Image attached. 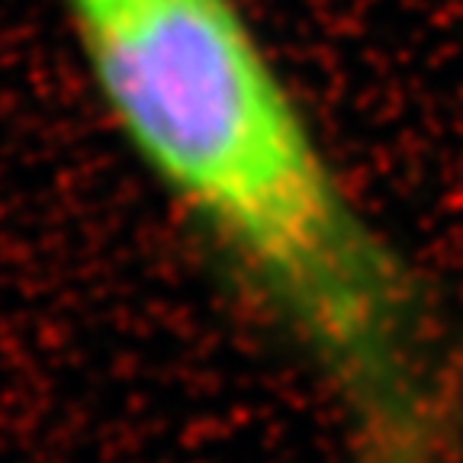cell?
<instances>
[{
  "label": "cell",
  "instance_id": "6da1fadb",
  "mask_svg": "<svg viewBox=\"0 0 463 463\" xmlns=\"http://www.w3.org/2000/svg\"><path fill=\"white\" fill-rule=\"evenodd\" d=\"M116 129L357 421L428 383V303L239 0H58Z\"/></svg>",
  "mask_w": 463,
  "mask_h": 463
},
{
  "label": "cell",
  "instance_id": "7a4b0ae2",
  "mask_svg": "<svg viewBox=\"0 0 463 463\" xmlns=\"http://www.w3.org/2000/svg\"><path fill=\"white\" fill-rule=\"evenodd\" d=\"M460 428L463 341H457L409 402L361 421L354 463H444Z\"/></svg>",
  "mask_w": 463,
  "mask_h": 463
}]
</instances>
